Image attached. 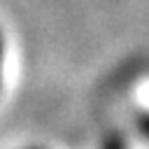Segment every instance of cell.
<instances>
[{
    "mask_svg": "<svg viewBox=\"0 0 149 149\" xmlns=\"http://www.w3.org/2000/svg\"><path fill=\"white\" fill-rule=\"evenodd\" d=\"M0 74H2V37H0Z\"/></svg>",
    "mask_w": 149,
    "mask_h": 149,
    "instance_id": "obj_1",
    "label": "cell"
}]
</instances>
